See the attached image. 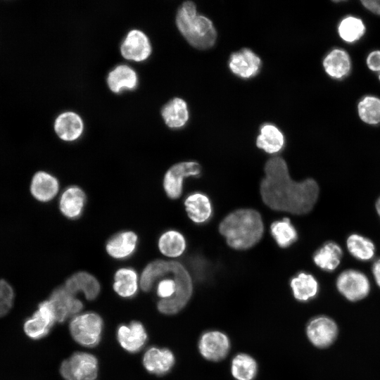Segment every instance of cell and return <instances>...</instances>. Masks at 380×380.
Wrapping results in <instances>:
<instances>
[{"label": "cell", "mask_w": 380, "mask_h": 380, "mask_svg": "<svg viewBox=\"0 0 380 380\" xmlns=\"http://www.w3.org/2000/svg\"><path fill=\"white\" fill-rule=\"evenodd\" d=\"M260 192L263 203L270 209L293 215L312 210L319 195V186L312 179L293 180L286 161L281 157L269 159L264 167Z\"/></svg>", "instance_id": "cell-1"}, {"label": "cell", "mask_w": 380, "mask_h": 380, "mask_svg": "<svg viewBox=\"0 0 380 380\" xmlns=\"http://www.w3.org/2000/svg\"><path fill=\"white\" fill-rule=\"evenodd\" d=\"M219 232L227 243L236 250H246L261 239L264 224L260 214L254 209H238L220 223Z\"/></svg>", "instance_id": "cell-2"}, {"label": "cell", "mask_w": 380, "mask_h": 380, "mask_svg": "<svg viewBox=\"0 0 380 380\" xmlns=\"http://www.w3.org/2000/svg\"><path fill=\"white\" fill-rule=\"evenodd\" d=\"M172 277H163L158 281L156 293L160 300L157 308L165 315H175L183 309L193 292L192 279L179 262L170 260Z\"/></svg>", "instance_id": "cell-3"}, {"label": "cell", "mask_w": 380, "mask_h": 380, "mask_svg": "<svg viewBox=\"0 0 380 380\" xmlns=\"http://www.w3.org/2000/svg\"><path fill=\"white\" fill-rule=\"evenodd\" d=\"M176 25L187 42L196 49H209L215 43L217 32L212 21L198 15L192 1H185L179 8Z\"/></svg>", "instance_id": "cell-4"}, {"label": "cell", "mask_w": 380, "mask_h": 380, "mask_svg": "<svg viewBox=\"0 0 380 380\" xmlns=\"http://www.w3.org/2000/svg\"><path fill=\"white\" fill-rule=\"evenodd\" d=\"M69 328L72 337L77 343L94 347L101 338L103 322L97 313L88 312L75 316Z\"/></svg>", "instance_id": "cell-5"}, {"label": "cell", "mask_w": 380, "mask_h": 380, "mask_svg": "<svg viewBox=\"0 0 380 380\" xmlns=\"http://www.w3.org/2000/svg\"><path fill=\"white\" fill-rule=\"evenodd\" d=\"M60 372L65 380H96L98 360L87 353L77 352L61 365Z\"/></svg>", "instance_id": "cell-6"}, {"label": "cell", "mask_w": 380, "mask_h": 380, "mask_svg": "<svg viewBox=\"0 0 380 380\" xmlns=\"http://www.w3.org/2000/svg\"><path fill=\"white\" fill-rule=\"evenodd\" d=\"M197 162L185 161L176 163L166 172L163 179V188L167 196L172 199L179 198L183 191L184 179L201 173Z\"/></svg>", "instance_id": "cell-7"}, {"label": "cell", "mask_w": 380, "mask_h": 380, "mask_svg": "<svg viewBox=\"0 0 380 380\" xmlns=\"http://www.w3.org/2000/svg\"><path fill=\"white\" fill-rule=\"evenodd\" d=\"M336 286L339 292L350 301L365 298L370 289L366 275L355 270H348L341 273L336 280Z\"/></svg>", "instance_id": "cell-8"}, {"label": "cell", "mask_w": 380, "mask_h": 380, "mask_svg": "<svg viewBox=\"0 0 380 380\" xmlns=\"http://www.w3.org/2000/svg\"><path fill=\"white\" fill-rule=\"evenodd\" d=\"M56 322L53 307L49 300L39 303L38 310L26 320L24 324L25 334L32 339L46 336Z\"/></svg>", "instance_id": "cell-9"}, {"label": "cell", "mask_w": 380, "mask_h": 380, "mask_svg": "<svg viewBox=\"0 0 380 380\" xmlns=\"http://www.w3.org/2000/svg\"><path fill=\"white\" fill-rule=\"evenodd\" d=\"M230 349L228 336L220 331H208L203 333L198 342L201 355L206 360L218 362L223 360Z\"/></svg>", "instance_id": "cell-10"}, {"label": "cell", "mask_w": 380, "mask_h": 380, "mask_svg": "<svg viewBox=\"0 0 380 380\" xmlns=\"http://www.w3.org/2000/svg\"><path fill=\"white\" fill-rule=\"evenodd\" d=\"M151 45L147 35L141 30H130L120 45V53L124 58L141 62L151 54Z\"/></svg>", "instance_id": "cell-11"}, {"label": "cell", "mask_w": 380, "mask_h": 380, "mask_svg": "<svg viewBox=\"0 0 380 380\" xmlns=\"http://www.w3.org/2000/svg\"><path fill=\"white\" fill-rule=\"evenodd\" d=\"M306 334L308 339L315 346L324 348L335 341L338 334V327L331 318L319 316L309 322Z\"/></svg>", "instance_id": "cell-12"}, {"label": "cell", "mask_w": 380, "mask_h": 380, "mask_svg": "<svg viewBox=\"0 0 380 380\" xmlns=\"http://www.w3.org/2000/svg\"><path fill=\"white\" fill-rule=\"evenodd\" d=\"M55 315L56 322H63L70 317L77 315L83 308V304L70 293L65 287L60 286L53 290L49 299Z\"/></svg>", "instance_id": "cell-13"}, {"label": "cell", "mask_w": 380, "mask_h": 380, "mask_svg": "<svg viewBox=\"0 0 380 380\" xmlns=\"http://www.w3.org/2000/svg\"><path fill=\"white\" fill-rule=\"evenodd\" d=\"M147 333L144 325L138 321L121 324L117 329V339L123 349L130 353L141 350L147 341Z\"/></svg>", "instance_id": "cell-14"}, {"label": "cell", "mask_w": 380, "mask_h": 380, "mask_svg": "<svg viewBox=\"0 0 380 380\" xmlns=\"http://www.w3.org/2000/svg\"><path fill=\"white\" fill-rule=\"evenodd\" d=\"M229 67L234 75L248 79L259 72L261 60L252 50L245 48L230 56Z\"/></svg>", "instance_id": "cell-15"}, {"label": "cell", "mask_w": 380, "mask_h": 380, "mask_svg": "<svg viewBox=\"0 0 380 380\" xmlns=\"http://www.w3.org/2000/svg\"><path fill=\"white\" fill-rule=\"evenodd\" d=\"M142 362L148 372L163 376L172 369L175 358L172 352L167 348L151 347L145 352Z\"/></svg>", "instance_id": "cell-16"}, {"label": "cell", "mask_w": 380, "mask_h": 380, "mask_svg": "<svg viewBox=\"0 0 380 380\" xmlns=\"http://www.w3.org/2000/svg\"><path fill=\"white\" fill-rule=\"evenodd\" d=\"M54 129L58 137L65 141H73L83 133L84 123L76 113L66 111L61 113L54 122Z\"/></svg>", "instance_id": "cell-17"}, {"label": "cell", "mask_w": 380, "mask_h": 380, "mask_svg": "<svg viewBox=\"0 0 380 380\" xmlns=\"http://www.w3.org/2000/svg\"><path fill=\"white\" fill-rule=\"evenodd\" d=\"M64 287L72 295L83 293L87 300L95 299L100 292L98 280L86 272H78L71 275L66 281Z\"/></svg>", "instance_id": "cell-18"}, {"label": "cell", "mask_w": 380, "mask_h": 380, "mask_svg": "<svg viewBox=\"0 0 380 380\" xmlns=\"http://www.w3.org/2000/svg\"><path fill=\"white\" fill-rule=\"evenodd\" d=\"M58 190V181L50 173L39 171L34 175L30 184V192L37 201H50L56 196Z\"/></svg>", "instance_id": "cell-19"}, {"label": "cell", "mask_w": 380, "mask_h": 380, "mask_svg": "<svg viewBox=\"0 0 380 380\" xmlns=\"http://www.w3.org/2000/svg\"><path fill=\"white\" fill-rule=\"evenodd\" d=\"M106 82L110 90L118 94L124 89H134L138 84V76L133 68L122 64L110 71Z\"/></svg>", "instance_id": "cell-20"}, {"label": "cell", "mask_w": 380, "mask_h": 380, "mask_svg": "<svg viewBox=\"0 0 380 380\" xmlns=\"http://www.w3.org/2000/svg\"><path fill=\"white\" fill-rule=\"evenodd\" d=\"M85 202L86 196L83 190L79 186H70L62 193L59 208L66 217L75 219L82 214Z\"/></svg>", "instance_id": "cell-21"}, {"label": "cell", "mask_w": 380, "mask_h": 380, "mask_svg": "<svg viewBox=\"0 0 380 380\" xmlns=\"http://www.w3.org/2000/svg\"><path fill=\"white\" fill-rule=\"evenodd\" d=\"M138 237L132 231L120 232L107 242L106 249L109 255L115 259L130 256L137 248Z\"/></svg>", "instance_id": "cell-22"}, {"label": "cell", "mask_w": 380, "mask_h": 380, "mask_svg": "<svg viewBox=\"0 0 380 380\" xmlns=\"http://www.w3.org/2000/svg\"><path fill=\"white\" fill-rule=\"evenodd\" d=\"M189 217L195 223H203L211 216L213 208L209 198L204 194L195 192L184 201Z\"/></svg>", "instance_id": "cell-23"}, {"label": "cell", "mask_w": 380, "mask_h": 380, "mask_svg": "<svg viewBox=\"0 0 380 380\" xmlns=\"http://www.w3.org/2000/svg\"><path fill=\"white\" fill-rule=\"evenodd\" d=\"M161 115L169 127H182L189 120L187 104L183 99L175 97L162 108Z\"/></svg>", "instance_id": "cell-24"}, {"label": "cell", "mask_w": 380, "mask_h": 380, "mask_svg": "<svg viewBox=\"0 0 380 380\" xmlns=\"http://www.w3.org/2000/svg\"><path fill=\"white\" fill-rule=\"evenodd\" d=\"M294 298L301 302L315 298L318 292L319 285L316 279L310 274L300 272L290 281Z\"/></svg>", "instance_id": "cell-25"}, {"label": "cell", "mask_w": 380, "mask_h": 380, "mask_svg": "<svg viewBox=\"0 0 380 380\" xmlns=\"http://www.w3.org/2000/svg\"><path fill=\"white\" fill-rule=\"evenodd\" d=\"M138 275L137 272L128 267L120 268L115 274L113 289L122 298H132L138 291Z\"/></svg>", "instance_id": "cell-26"}, {"label": "cell", "mask_w": 380, "mask_h": 380, "mask_svg": "<svg viewBox=\"0 0 380 380\" xmlns=\"http://www.w3.org/2000/svg\"><path fill=\"white\" fill-rule=\"evenodd\" d=\"M323 65L327 73L331 77L341 79L350 70L351 63L348 54L343 50H332L324 59Z\"/></svg>", "instance_id": "cell-27"}, {"label": "cell", "mask_w": 380, "mask_h": 380, "mask_svg": "<svg viewBox=\"0 0 380 380\" xmlns=\"http://www.w3.org/2000/svg\"><path fill=\"white\" fill-rule=\"evenodd\" d=\"M257 146L268 153L280 151L284 145L282 132L274 125L265 124L256 139Z\"/></svg>", "instance_id": "cell-28"}, {"label": "cell", "mask_w": 380, "mask_h": 380, "mask_svg": "<svg viewBox=\"0 0 380 380\" xmlns=\"http://www.w3.org/2000/svg\"><path fill=\"white\" fill-rule=\"evenodd\" d=\"M343 251L335 242L324 243L314 255L313 260L322 270H334L340 264Z\"/></svg>", "instance_id": "cell-29"}, {"label": "cell", "mask_w": 380, "mask_h": 380, "mask_svg": "<svg viewBox=\"0 0 380 380\" xmlns=\"http://www.w3.org/2000/svg\"><path fill=\"white\" fill-rule=\"evenodd\" d=\"M158 248L160 253L168 258H177L186 249V241L178 231L169 230L164 232L158 239Z\"/></svg>", "instance_id": "cell-30"}, {"label": "cell", "mask_w": 380, "mask_h": 380, "mask_svg": "<svg viewBox=\"0 0 380 380\" xmlns=\"http://www.w3.org/2000/svg\"><path fill=\"white\" fill-rule=\"evenodd\" d=\"M169 272L170 260L158 259L151 262L141 274V289L146 292L151 291L154 283L167 275Z\"/></svg>", "instance_id": "cell-31"}, {"label": "cell", "mask_w": 380, "mask_h": 380, "mask_svg": "<svg viewBox=\"0 0 380 380\" xmlns=\"http://www.w3.org/2000/svg\"><path fill=\"white\" fill-rule=\"evenodd\" d=\"M257 371L256 361L248 354H238L232 361L231 372L236 380H253Z\"/></svg>", "instance_id": "cell-32"}, {"label": "cell", "mask_w": 380, "mask_h": 380, "mask_svg": "<svg viewBox=\"0 0 380 380\" xmlns=\"http://www.w3.org/2000/svg\"><path fill=\"white\" fill-rule=\"evenodd\" d=\"M346 245L350 253L358 260L367 261L374 255V244L362 235L357 234L350 235L347 239Z\"/></svg>", "instance_id": "cell-33"}, {"label": "cell", "mask_w": 380, "mask_h": 380, "mask_svg": "<svg viewBox=\"0 0 380 380\" xmlns=\"http://www.w3.org/2000/svg\"><path fill=\"white\" fill-rule=\"evenodd\" d=\"M271 234L281 248H287L294 243L298 237L297 232L289 218L274 222L270 226Z\"/></svg>", "instance_id": "cell-34"}, {"label": "cell", "mask_w": 380, "mask_h": 380, "mask_svg": "<svg viewBox=\"0 0 380 380\" xmlns=\"http://www.w3.org/2000/svg\"><path fill=\"white\" fill-rule=\"evenodd\" d=\"M338 31L342 39L351 43L363 36L365 27L360 18L348 16L341 20Z\"/></svg>", "instance_id": "cell-35"}, {"label": "cell", "mask_w": 380, "mask_h": 380, "mask_svg": "<svg viewBox=\"0 0 380 380\" xmlns=\"http://www.w3.org/2000/svg\"><path fill=\"white\" fill-rule=\"evenodd\" d=\"M358 113L366 123H380V99L375 96H365L358 104Z\"/></svg>", "instance_id": "cell-36"}, {"label": "cell", "mask_w": 380, "mask_h": 380, "mask_svg": "<svg viewBox=\"0 0 380 380\" xmlns=\"http://www.w3.org/2000/svg\"><path fill=\"white\" fill-rule=\"evenodd\" d=\"M14 299L12 286L4 279H0V317L6 315L11 310Z\"/></svg>", "instance_id": "cell-37"}, {"label": "cell", "mask_w": 380, "mask_h": 380, "mask_svg": "<svg viewBox=\"0 0 380 380\" xmlns=\"http://www.w3.org/2000/svg\"><path fill=\"white\" fill-rule=\"evenodd\" d=\"M368 68L373 71H380V51L371 52L367 58Z\"/></svg>", "instance_id": "cell-38"}, {"label": "cell", "mask_w": 380, "mask_h": 380, "mask_svg": "<svg viewBox=\"0 0 380 380\" xmlns=\"http://www.w3.org/2000/svg\"><path fill=\"white\" fill-rule=\"evenodd\" d=\"M363 6L374 13L380 15V1H361Z\"/></svg>", "instance_id": "cell-39"}, {"label": "cell", "mask_w": 380, "mask_h": 380, "mask_svg": "<svg viewBox=\"0 0 380 380\" xmlns=\"http://www.w3.org/2000/svg\"><path fill=\"white\" fill-rule=\"evenodd\" d=\"M372 272L376 284L380 287V258L377 259L373 264Z\"/></svg>", "instance_id": "cell-40"}, {"label": "cell", "mask_w": 380, "mask_h": 380, "mask_svg": "<svg viewBox=\"0 0 380 380\" xmlns=\"http://www.w3.org/2000/svg\"><path fill=\"white\" fill-rule=\"evenodd\" d=\"M376 209L377 213L379 214V215L380 217V197L376 201Z\"/></svg>", "instance_id": "cell-41"}, {"label": "cell", "mask_w": 380, "mask_h": 380, "mask_svg": "<svg viewBox=\"0 0 380 380\" xmlns=\"http://www.w3.org/2000/svg\"><path fill=\"white\" fill-rule=\"evenodd\" d=\"M379 80H380V74H379Z\"/></svg>", "instance_id": "cell-42"}]
</instances>
